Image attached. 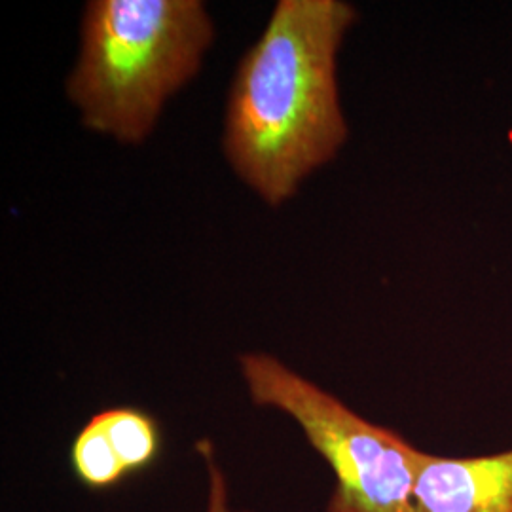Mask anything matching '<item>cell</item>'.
<instances>
[{
    "instance_id": "5",
    "label": "cell",
    "mask_w": 512,
    "mask_h": 512,
    "mask_svg": "<svg viewBox=\"0 0 512 512\" xmlns=\"http://www.w3.org/2000/svg\"><path fill=\"white\" fill-rule=\"evenodd\" d=\"M128 475L152 467L162 454L158 421L135 406H118L97 414Z\"/></svg>"
},
{
    "instance_id": "7",
    "label": "cell",
    "mask_w": 512,
    "mask_h": 512,
    "mask_svg": "<svg viewBox=\"0 0 512 512\" xmlns=\"http://www.w3.org/2000/svg\"><path fill=\"white\" fill-rule=\"evenodd\" d=\"M213 471V497H211V509L209 512H228L224 505V482L219 471L215 467H211Z\"/></svg>"
},
{
    "instance_id": "1",
    "label": "cell",
    "mask_w": 512,
    "mask_h": 512,
    "mask_svg": "<svg viewBox=\"0 0 512 512\" xmlns=\"http://www.w3.org/2000/svg\"><path fill=\"white\" fill-rule=\"evenodd\" d=\"M355 16L342 0H279L239 63L224 152L239 179L274 207L346 143L336 57Z\"/></svg>"
},
{
    "instance_id": "3",
    "label": "cell",
    "mask_w": 512,
    "mask_h": 512,
    "mask_svg": "<svg viewBox=\"0 0 512 512\" xmlns=\"http://www.w3.org/2000/svg\"><path fill=\"white\" fill-rule=\"evenodd\" d=\"M239 365L253 403L289 414L329 461L336 490L327 512H416L421 450L361 418L272 355L249 353Z\"/></svg>"
},
{
    "instance_id": "2",
    "label": "cell",
    "mask_w": 512,
    "mask_h": 512,
    "mask_svg": "<svg viewBox=\"0 0 512 512\" xmlns=\"http://www.w3.org/2000/svg\"><path fill=\"white\" fill-rule=\"evenodd\" d=\"M200 0H92L67 93L82 124L137 145L165 101L200 71L213 42Z\"/></svg>"
},
{
    "instance_id": "6",
    "label": "cell",
    "mask_w": 512,
    "mask_h": 512,
    "mask_svg": "<svg viewBox=\"0 0 512 512\" xmlns=\"http://www.w3.org/2000/svg\"><path fill=\"white\" fill-rule=\"evenodd\" d=\"M71 463L74 475L92 490H109L128 476L99 416H93L76 435L71 448Z\"/></svg>"
},
{
    "instance_id": "4",
    "label": "cell",
    "mask_w": 512,
    "mask_h": 512,
    "mask_svg": "<svg viewBox=\"0 0 512 512\" xmlns=\"http://www.w3.org/2000/svg\"><path fill=\"white\" fill-rule=\"evenodd\" d=\"M416 512H512V450L480 458L423 452Z\"/></svg>"
}]
</instances>
